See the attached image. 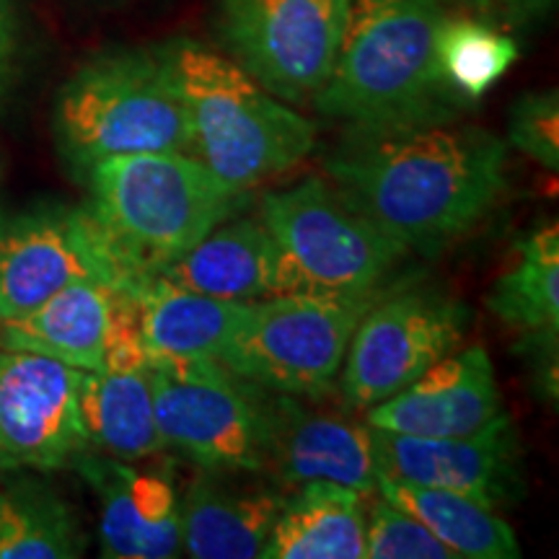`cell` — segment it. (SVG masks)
I'll use <instances>...</instances> for the list:
<instances>
[{"label":"cell","instance_id":"24","mask_svg":"<svg viewBox=\"0 0 559 559\" xmlns=\"http://www.w3.org/2000/svg\"><path fill=\"white\" fill-rule=\"evenodd\" d=\"M86 549L79 519L34 479L0 485V559H73Z\"/></svg>","mask_w":559,"mask_h":559},{"label":"cell","instance_id":"17","mask_svg":"<svg viewBox=\"0 0 559 559\" xmlns=\"http://www.w3.org/2000/svg\"><path fill=\"white\" fill-rule=\"evenodd\" d=\"M151 277L236 304L293 293V272L262 218L223 221Z\"/></svg>","mask_w":559,"mask_h":559},{"label":"cell","instance_id":"6","mask_svg":"<svg viewBox=\"0 0 559 559\" xmlns=\"http://www.w3.org/2000/svg\"><path fill=\"white\" fill-rule=\"evenodd\" d=\"M260 218L290 264L293 293L370 300L407 257V249L360 215L326 179L267 192Z\"/></svg>","mask_w":559,"mask_h":559},{"label":"cell","instance_id":"8","mask_svg":"<svg viewBox=\"0 0 559 559\" xmlns=\"http://www.w3.org/2000/svg\"><path fill=\"white\" fill-rule=\"evenodd\" d=\"M373 300L306 293L257 300L221 362L275 394L319 400L337 383L353 330Z\"/></svg>","mask_w":559,"mask_h":559},{"label":"cell","instance_id":"18","mask_svg":"<svg viewBox=\"0 0 559 559\" xmlns=\"http://www.w3.org/2000/svg\"><path fill=\"white\" fill-rule=\"evenodd\" d=\"M236 472L200 469L181 498V551L194 559L260 557L288 492L239 485Z\"/></svg>","mask_w":559,"mask_h":559},{"label":"cell","instance_id":"9","mask_svg":"<svg viewBox=\"0 0 559 559\" xmlns=\"http://www.w3.org/2000/svg\"><path fill=\"white\" fill-rule=\"evenodd\" d=\"M472 313L432 285L381 290L349 337L340 370L347 407L370 409L409 386L451 355L469 330Z\"/></svg>","mask_w":559,"mask_h":559},{"label":"cell","instance_id":"12","mask_svg":"<svg viewBox=\"0 0 559 559\" xmlns=\"http://www.w3.org/2000/svg\"><path fill=\"white\" fill-rule=\"evenodd\" d=\"M83 370L47 355L0 347V466L55 472L86 453Z\"/></svg>","mask_w":559,"mask_h":559},{"label":"cell","instance_id":"26","mask_svg":"<svg viewBox=\"0 0 559 559\" xmlns=\"http://www.w3.org/2000/svg\"><path fill=\"white\" fill-rule=\"evenodd\" d=\"M519 41L472 13H445L436 37L440 79L461 102L477 104L519 60Z\"/></svg>","mask_w":559,"mask_h":559},{"label":"cell","instance_id":"5","mask_svg":"<svg viewBox=\"0 0 559 559\" xmlns=\"http://www.w3.org/2000/svg\"><path fill=\"white\" fill-rule=\"evenodd\" d=\"M55 135L83 171L135 153L190 156L187 109L160 45L115 47L83 62L58 94Z\"/></svg>","mask_w":559,"mask_h":559},{"label":"cell","instance_id":"10","mask_svg":"<svg viewBox=\"0 0 559 559\" xmlns=\"http://www.w3.org/2000/svg\"><path fill=\"white\" fill-rule=\"evenodd\" d=\"M349 0H218L228 58L285 104H311L330 81Z\"/></svg>","mask_w":559,"mask_h":559},{"label":"cell","instance_id":"28","mask_svg":"<svg viewBox=\"0 0 559 559\" xmlns=\"http://www.w3.org/2000/svg\"><path fill=\"white\" fill-rule=\"evenodd\" d=\"M510 148L534 158L547 171L559 169V96L557 91L523 94L508 117Z\"/></svg>","mask_w":559,"mask_h":559},{"label":"cell","instance_id":"25","mask_svg":"<svg viewBox=\"0 0 559 559\" xmlns=\"http://www.w3.org/2000/svg\"><path fill=\"white\" fill-rule=\"evenodd\" d=\"M489 311L508 326L559 332V228H536L515 243V262L487 296Z\"/></svg>","mask_w":559,"mask_h":559},{"label":"cell","instance_id":"23","mask_svg":"<svg viewBox=\"0 0 559 559\" xmlns=\"http://www.w3.org/2000/svg\"><path fill=\"white\" fill-rule=\"evenodd\" d=\"M376 492L415 515L456 559H519L523 555L513 528L495 510L466 495L396 479L383 472H379Z\"/></svg>","mask_w":559,"mask_h":559},{"label":"cell","instance_id":"21","mask_svg":"<svg viewBox=\"0 0 559 559\" xmlns=\"http://www.w3.org/2000/svg\"><path fill=\"white\" fill-rule=\"evenodd\" d=\"M368 495L311 481L288 492L262 559H362Z\"/></svg>","mask_w":559,"mask_h":559},{"label":"cell","instance_id":"13","mask_svg":"<svg viewBox=\"0 0 559 559\" xmlns=\"http://www.w3.org/2000/svg\"><path fill=\"white\" fill-rule=\"evenodd\" d=\"M370 443L376 466L389 477L453 489L489 510L523 495L521 440L508 412L472 436L417 438L370 428Z\"/></svg>","mask_w":559,"mask_h":559},{"label":"cell","instance_id":"2","mask_svg":"<svg viewBox=\"0 0 559 559\" xmlns=\"http://www.w3.org/2000/svg\"><path fill=\"white\" fill-rule=\"evenodd\" d=\"M449 0H349L345 37L313 109L353 132L453 122L469 104L440 79L436 37Z\"/></svg>","mask_w":559,"mask_h":559},{"label":"cell","instance_id":"31","mask_svg":"<svg viewBox=\"0 0 559 559\" xmlns=\"http://www.w3.org/2000/svg\"><path fill=\"white\" fill-rule=\"evenodd\" d=\"M13 58H16V21L11 0H0V91L9 83Z\"/></svg>","mask_w":559,"mask_h":559},{"label":"cell","instance_id":"11","mask_svg":"<svg viewBox=\"0 0 559 559\" xmlns=\"http://www.w3.org/2000/svg\"><path fill=\"white\" fill-rule=\"evenodd\" d=\"M86 277L138 288L91 207L41 205L0 223V321L24 317Z\"/></svg>","mask_w":559,"mask_h":559},{"label":"cell","instance_id":"30","mask_svg":"<svg viewBox=\"0 0 559 559\" xmlns=\"http://www.w3.org/2000/svg\"><path fill=\"white\" fill-rule=\"evenodd\" d=\"M472 16L492 21L506 29V26H526L549 13L555 0H453Z\"/></svg>","mask_w":559,"mask_h":559},{"label":"cell","instance_id":"20","mask_svg":"<svg viewBox=\"0 0 559 559\" xmlns=\"http://www.w3.org/2000/svg\"><path fill=\"white\" fill-rule=\"evenodd\" d=\"M117 290L102 280H75L24 317L0 321V347L47 355L79 370H99Z\"/></svg>","mask_w":559,"mask_h":559},{"label":"cell","instance_id":"3","mask_svg":"<svg viewBox=\"0 0 559 559\" xmlns=\"http://www.w3.org/2000/svg\"><path fill=\"white\" fill-rule=\"evenodd\" d=\"M185 102L190 156L239 190L311 156L319 128L260 86L239 62L190 37L160 45Z\"/></svg>","mask_w":559,"mask_h":559},{"label":"cell","instance_id":"7","mask_svg":"<svg viewBox=\"0 0 559 559\" xmlns=\"http://www.w3.org/2000/svg\"><path fill=\"white\" fill-rule=\"evenodd\" d=\"M151 389L166 451L198 469L264 472L267 389L223 362H151Z\"/></svg>","mask_w":559,"mask_h":559},{"label":"cell","instance_id":"29","mask_svg":"<svg viewBox=\"0 0 559 559\" xmlns=\"http://www.w3.org/2000/svg\"><path fill=\"white\" fill-rule=\"evenodd\" d=\"M557 342L559 332H526L523 334V360L528 362L531 368V383H534L536 391L544 402L557 404Z\"/></svg>","mask_w":559,"mask_h":559},{"label":"cell","instance_id":"4","mask_svg":"<svg viewBox=\"0 0 559 559\" xmlns=\"http://www.w3.org/2000/svg\"><path fill=\"white\" fill-rule=\"evenodd\" d=\"M91 213L138 285L249 205L251 190L215 177L187 153H135L94 164Z\"/></svg>","mask_w":559,"mask_h":559},{"label":"cell","instance_id":"32","mask_svg":"<svg viewBox=\"0 0 559 559\" xmlns=\"http://www.w3.org/2000/svg\"><path fill=\"white\" fill-rule=\"evenodd\" d=\"M0 223H3V218H0Z\"/></svg>","mask_w":559,"mask_h":559},{"label":"cell","instance_id":"15","mask_svg":"<svg viewBox=\"0 0 559 559\" xmlns=\"http://www.w3.org/2000/svg\"><path fill=\"white\" fill-rule=\"evenodd\" d=\"M506 407L487 349H453L409 386L366 409L370 428L417 438L472 436Z\"/></svg>","mask_w":559,"mask_h":559},{"label":"cell","instance_id":"1","mask_svg":"<svg viewBox=\"0 0 559 559\" xmlns=\"http://www.w3.org/2000/svg\"><path fill=\"white\" fill-rule=\"evenodd\" d=\"M326 181L407 254L472 234L508 190V143L481 128L353 132L324 156Z\"/></svg>","mask_w":559,"mask_h":559},{"label":"cell","instance_id":"27","mask_svg":"<svg viewBox=\"0 0 559 559\" xmlns=\"http://www.w3.org/2000/svg\"><path fill=\"white\" fill-rule=\"evenodd\" d=\"M366 559H456L415 515L389 500H376L366 513Z\"/></svg>","mask_w":559,"mask_h":559},{"label":"cell","instance_id":"19","mask_svg":"<svg viewBox=\"0 0 559 559\" xmlns=\"http://www.w3.org/2000/svg\"><path fill=\"white\" fill-rule=\"evenodd\" d=\"M140 337L151 362H221L251 304H236L145 277L135 290Z\"/></svg>","mask_w":559,"mask_h":559},{"label":"cell","instance_id":"14","mask_svg":"<svg viewBox=\"0 0 559 559\" xmlns=\"http://www.w3.org/2000/svg\"><path fill=\"white\" fill-rule=\"evenodd\" d=\"M264 472L277 487L298 489L332 481L373 495L379 481L370 428L345 417L313 412L298 396L267 391V451Z\"/></svg>","mask_w":559,"mask_h":559},{"label":"cell","instance_id":"16","mask_svg":"<svg viewBox=\"0 0 559 559\" xmlns=\"http://www.w3.org/2000/svg\"><path fill=\"white\" fill-rule=\"evenodd\" d=\"M75 469L102 502V555L111 559H171L181 555V498L164 472L86 451Z\"/></svg>","mask_w":559,"mask_h":559},{"label":"cell","instance_id":"22","mask_svg":"<svg viewBox=\"0 0 559 559\" xmlns=\"http://www.w3.org/2000/svg\"><path fill=\"white\" fill-rule=\"evenodd\" d=\"M79 409L91 451L122 461L151 459L166 451L153 409L151 362L83 370Z\"/></svg>","mask_w":559,"mask_h":559}]
</instances>
